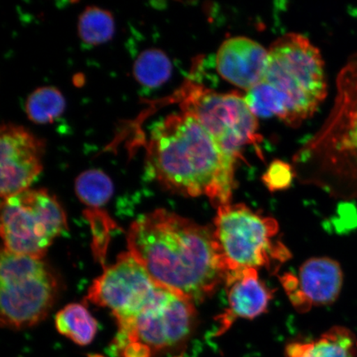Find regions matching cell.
Returning a JSON list of instances; mask_svg holds the SVG:
<instances>
[{"mask_svg": "<svg viewBox=\"0 0 357 357\" xmlns=\"http://www.w3.org/2000/svg\"><path fill=\"white\" fill-rule=\"evenodd\" d=\"M217 209L213 235L229 273L247 268L272 270L291 257L287 247L275 240L279 233L275 218L241 204Z\"/></svg>", "mask_w": 357, "mask_h": 357, "instance_id": "cell-5", "label": "cell"}, {"mask_svg": "<svg viewBox=\"0 0 357 357\" xmlns=\"http://www.w3.org/2000/svg\"><path fill=\"white\" fill-rule=\"evenodd\" d=\"M55 324L58 333L82 347L91 344L98 332L97 321L82 303L64 307L57 312Z\"/></svg>", "mask_w": 357, "mask_h": 357, "instance_id": "cell-16", "label": "cell"}, {"mask_svg": "<svg viewBox=\"0 0 357 357\" xmlns=\"http://www.w3.org/2000/svg\"><path fill=\"white\" fill-rule=\"evenodd\" d=\"M66 100L59 89L52 86L40 87L26 101V114L36 124L54 122L64 113Z\"/></svg>", "mask_w": 357, "mask_h": 357, "instance_id": "cell-17", "label": "cell"}, {"mask_svg": "<svg viewBox=\"0 0 357 357\" xmlns=\"http://www.w3.org/2000/svg\"><path fill=\"white\" fill-rule=\"evenodd\" d=\"M75 190L83 204L98 209L109 202L114 194V185L101 169H92L82 172L77 178Z\"/></svg>", "mask_w": 357, "mask_h": 357, "instance_id": "cell-20", "label": "cell"}, {"mask_svg": "<svg viewBox=\"0 0 357 357\" xmlns=\"http://www.w3.org/2000/svg\"><path fill=\"white\" fill-rule=\"evenodd\" d=\"M296 178L294 168L290 165L275 160L263 176L265 185L272 192L287 189Z\"/></svg>", "mask_w": 357, "mask_h": 357, "instance_id": "cell-21", "label": "cell"}, {"mask_svg": "<svg viewBox=\"0 0 357 357\" xmlns=\"http://www.w3.org/2000/svg\"><path fill=\"white\" fill-rule=\"evenodd\" d=\"M260 84L273 98L278 118L290 127L311 118L328 95L322 55L300 33L284 34L271 44Z\"/></svg>", "mask_w": 357, "mask_h": 357, "instance_id": "cell-4", "label": "cell"}, {"mask_svg": "<svg viewBox=\"0 0 357 357\" xmlns=\"http://www.w3.org/2000/svg\"><path fill=\"white\" fill-rule=\"evenodd\" d=\"M227 307L218 316V334L223 333L239 319H252L269 306L271 290L259 276L257 269L247 268L227 273L226 280Z\"/></svg>", "mask_w": 357, "mask_h": 357, "instance_id": "cell-14", "label": "cell"}, {"mask_svg": "<svg viewBox=\"0 0 357 357\" xmlns=\"http://www.w3.org/2000/svg\"><path fill=\"white\" fill-rule=\"evenodd\" d=\"M268 50L245 37L227 39L218 49L216 67L218 74L245 91L255 87L264 77Z\"/></svg>", "mask_w": 357, "mask_h": 357, "instance_id": "cell-13", "label": "cell"}, {"mask_svg": "<svg viewBox=\"0 0 357 357\" xmlns=\"http://www.w3.org/2000/svg\"><path fill=\"white\" fill-rule=\"evenodd\" d=\"M343 280L341 265L329 257L309 259L301 266L298 275L287 273L280 278L292 305L301 312L312 307L333 305L340 296Z\"/></svg>", "mask_w": 357, "mask_h": 357, "instance_id": "cell-12", "label": "cell"}, {"mask_svg": "<svg viewBox=\"0 0 357 357\" xmlns=\"http://www.w3.org/2000/svg\"><path fill=\"white\" fill-rule=\"evenodd\" d=\"M183 113L202 125L227 153L241 158L243 147L262 140L257 117L238 93H220L195 79L187 80L180 93Z\"/></svg>", "mask_w": 357, "mask_h": 357, "instance_id": "cell-8", "label": "cell"}, {"mask_svg": "<svg viewBox=\"0 0 357 357\" xmlns=\"http://www.w3.org/2000/svg\"><path fill=\"white\" fill-rule=\"evenodd\" d=\"M0 178L2 199L29 190L42 172L45 144L28 129L3 124L0 131Z\"/></svg>", "mask_w": 357, "mask_h": 357, "instance_id": "cell-11", "label": "cell"}, {"mask_svg": "<svg viewBox=\"0 0 357 357\" xmlns=\"http://www.w3.org/2000/svg\"><path fill=\"white\" fill-rule=\"evenodd\" d=\"M127 243L156 284L195 303L211 297L229 273L213 227L167 209L134 221Z\"/></svg>", "mask_w": 357, "mask_h": 357, "instance_id": "cell-1", "label": "cell"}, {"mask_svg": "<svg viewBox=\"0 0 357 357\" xmlns=\"http://www.w3.org/2000/svg\"><path fill=\"white\" fill-rule=\"evenodd\" d=\"M172 73V64L166 53L151 48L142 52L133 65V75L142 86L155 88L166 83Z\"/></svg>", "mask_w": 357, "mask_h": 357, "instance_id": "cell-18", "label": "cell"}, {"mask_svg": "<svg viewBox=\"0 0 357 357\" xmlns=\"http://www.w3.org/2000/svg\"><path fill=\"white\" fill-rule=\"evenodd\" d=\"M238 160L183 112L156 123L146 146V169L153 180L172 193L204 196L217 208L231 204Z\"/></svg>", "mask_w": 357, "mask_h": 357, "instance_id": "cell-2", "label": "cell"}, {"mask_svg": "<svg viewBox=\"0 0 357 357\" xmlns=\"http://www.w3.org/2000/svg\"><path fill=\"white\" fill-rule=\"evenodd\" d=\"M296 178L339 197L357 196V53L337 78L334 105L293 159Z\"/></svg>", "mask_w": 357, "mask_h": 357, "instance_id": "cell-3", "label": "cell"}, {"mask_svg": "<svg viewBox=\"0 0 357 357\" xmlns=\"http://www.w3.org/2000/svg\"><path fill=\"white\" fill-rule=\"evenodd\" d=\"M115 33L113 15L101 8H86L78 21V33L82 42L89 46H98L110 41Z\"/></svg>", "mask_w": 357, "mask_h": 357, "instance_id": "cell-19", "label": "cell"}, {"mask_svg": "<svg viewBox=\"0 0 357 357\" xmlns=\"http://www.w3.org/2000/svg\"><path fill=\"white\" fill-rule=\"evenodd\" d=\"M66 229L64 208L47 190L29 189L2 199L1 236L8 252L43 258Z\"/></svg>", "mask_w": 357, "mask_h": 357, "instance_id": "cell-9", "label": "cell"}, {"mask_svg": "<svg viewBox=\"0 0 357 357\" xmlns=\"http://www.w3.org/2000/svg\"><path fill=\"white\" fill-rule=\"evenodd\" d=\"M196 321L195 303L160 287L139 310L117 323L112 344L123 351L131 343L141 342L151 348L153 356H162L188 342Z\"/></svg>", "mask_w": 357, "mask_h": 357, "instance_id": "cell-7", "label": "cell"}, {"mask_svg": "<svg viewBox=\"0 0 357 357\" xmlns=\"http://www.w3.org/2000/svg\"><path fill=\"white\" fill-rule=\"evenodd\" d=\"M120 357H153V352L149 347L135 342L125 348Z\"/></svg>", "mask_w": 357, "mask_h": 357, "instance_id": "cell-22", "label": "cell"}, {"mask_svg": "<svg viewBox=\"0 0 357 357\" xmlns=\"http://www.w3.org/2000/svg\"><path fill=\"white\" fill-rule=\"evenodd\" d=\"M87 357H105L101 354H88Z\"/></svg>", "mask_w": 357, "mask_h": 357, "instance_id": "cell-23", "label": "cell"}, {"mask_svg": "<svg viewBox=\"0 0 357 357\" xmlns=\"http://www.w3.org/2000/svg\"><path fill=\"white\" fill-rule=\"evenodd\" d=\"M60 291L59 280L43 258L2 250L0 319L2 327L21 330L47 318Z\"/></svg>", "mask_w": 357, "mask_h": 357, "instance_id": "cell-6", "label": "cell"}, {"mask_svg": "<svg viewBox=\"0 0 357 357\" xmlns=\"http://www.w3.org/2000/svg\"><path fill=\"white\" fill-rule=\"evenodd\" d=\"M160 287L128 252L93 281L87 300L109 309L118 323L139 310Z\"/></svg>", "mask_w": 357, "mask_h": 357, "instance_id": "cell-10", "label": "cell"}, {"mask_svg": "<svg viewBox=\"0 0 357 357\" xmlns=\"http://www.w3.org/2000/svg\"><path fill=\"white\" fill-rule=\"evenodd\" d=\"M287 357H356L357 337L342 326H334L311 342H296L285 348Z\"/></svg>", "mask_w": 357, "mask_h": 357, "instance_id": "cell-15", "label": "cell"}]
</instances>
